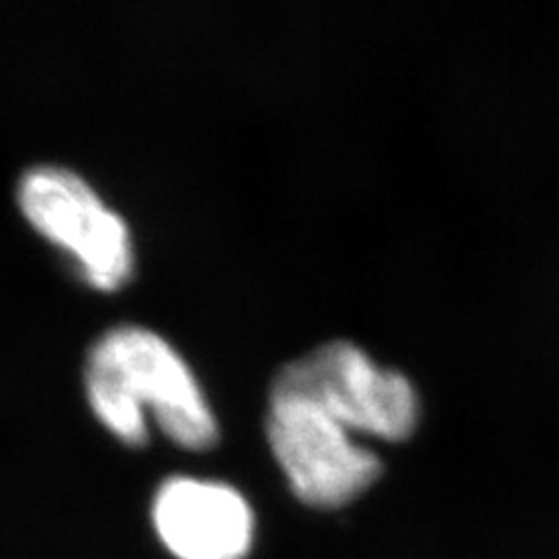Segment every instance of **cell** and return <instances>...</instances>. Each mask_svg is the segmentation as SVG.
I'll return each instance as SVG.
<instances>
[{
  "label": "cell",
  "instance_id": "cell-1",
  "mask_svg": "<svg viewBox=\"0 0 559 559\" xmlns=\"http://www.w3.org/2000/svg\"><path fill=\"white\" fill-rule=\"evenodd\" d=\"M84 388L96 417L129 445L147 441V411L182 448L205 450L219 436L191 366L147 326L117 324L100 334L86 355Z\"/></svg>",
  "mask_w": 559,
  "mask_h": 559
},
{
  "label": "cell",
  "instance_id": "cell-2",
  "mask_svg": "<svg viewBox=\"0 0 559 559\" xmlns=\"http://www.w3.org/2000/svg\"><path fill=\"white\" fill-rule=\"evenodd\" d=\"M271 394L306 399L349 431L406 441L419 419V399L406 376L380 369L361 347L331 341L277 371Z\"/></svg>",
  "mask_w": 559,
  "mask_h": 559
},
{
  "label": "cell",
  "instance_id": "cell-3",
  "mask_svg": "<svg viewBox=\"0 0 559 559\" xmlns=\"http://www.w3.org/2000/svg\"><path fill=\"white\" fill-rule=\"evenodd\" d=\"M16 194L26 219L73 259L86 283L98 289L127 283L133 271L129 224L80 173L55 164L31 166Z\"/></svg>",
  "mask_w": 559,
  "mask_h": 559
},
{
  "label": "cell",
  "instance_id": "cell-4",
  "mask_svg": "<svg viewBox=\"0 0 559 559\" xmlns=\"http://www.w3.org/2000/svg\"><path fill=\"white\" fill-rule=\"evenodd\" d=\"M266 433L294 495L312 509H341L382 474L376 452L357 445L338 419L306 399L271 394Z\"/></svg>",
  "mask_w": 559,
  "mask_h": 559
},
{
  "label": "cell",
  "instance_id": "cell-5",
  "mask_svg": "<svg viewBox=\"0 0 559 559\" xmlns=\"http://www.w3.org/2000/svg\"><path fill=\"white\" fill-rule=\"evenodd\" d=\"M156 534L178 559H245L254 540V513L236 487L168 478L154 497Z\"/></svg>",
  "mask_w": 559,
  "mask_h": 559
}]
</instances>
